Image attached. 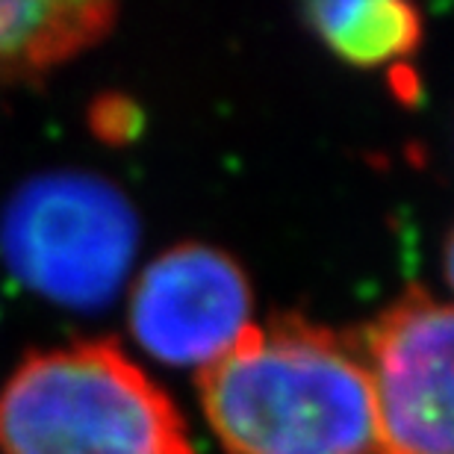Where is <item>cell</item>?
Wrapping results in <instances>:
<instances>
[{"label": "cell", "mask_w": 454, "mask_h": 454, "mask_svg": "<svg viewBox=\"0 0 454 454\" xmlns=\"http://www.w3.org/2000/svg\"><path fill=\"white\" fill-rule=\"evenodd\" d=\"M104 0H0V80H33L89 51L113 30Z\"/></svg>", "instance_id": "8992f818"}, {"label": "cell", "mask_w": 454, "mask_h": 454, "mask_svg": "<svg viewBox=\"0 0 454 454\" xmlns=\"http://www.w3.org/2000/svg\"><path fill=\"white\" fill-rule=\"evenodd\" d=\"M251 280L231 254L180 242L133 280L127 328L145 354L201 372L254 328Z\"/></svg>", "instance_id": "5b68a950"}, {"label": "cell", "mask_w": 454, "mask_h": 454, "mask_svg": "<svg viewBox=\"0 0 454 454\" xmlns=\"http://www.w3.org/2000/svg\"><path fill=\"white\" fill-rule=\"evenodd\" d=\"M198 393L224 454H378L357 337L301 316L254 325Z\"/></svg>", "instance_id": "6da1fadb"}, {"label": "cell", "mask_w": 454, "mask_h": 454, "mask_svg": "<svg viewBox=\"0 0 454 454\" xmlns=\"http://www.w3.org/2000/svg\"><path fill=\"white\" fill-rule=\"evenodd\" d=\"M0 454H195L171 395L110 340L33 351L0 387Z\"/></svg>", "instance_id": "7a4b0ae2"}, {"label": "cell", "mask_w": 454, "mask_h": 454, "mask_svg": "<svg viewBox=\"0 0 454 454\" xmlns=\"http://www.w3.org/2000/svg\"><path fill=\"white\" fill-rule=\"evenodd\" d=\"M142 115L127 98H101L92 110V127L101 139L124 142L139 130Z\"/></svg>", "instance_id": "ba28073f"}, {"label": "cell", "mask_w": 454, "mask_h": 454, "mask_svg": "<svg viewBox=\"0 0 454 454\" xmlns=\"http://www.w3.org/2000/svg\"><path fill=\"white\" fill-rule=\"evenodd\" d=\"M139 248L127 195L89 171H44L0 213V254L27 289L68 310H98L121 289Z\"/></svg>", "instance_id": "3957f363"}, {"label": "cell", "mask_w": 454, "mask_h": 454, "mask_svg": "<svg viewBox=\"0 0 454 454\" xmlns=\"http://www.w3.org/2000/svg\"><path fill=\"white\" fill-rule=\"evenodd\" d=\"M307 18L337 57L360 68L407 59L425 30L419 9L402 0H331L307 6Z\"/></svg>", "instance_id": "52a82bcc"}, {"label": "cell", "mask_w": 454, "mask_h": 454, "mask_svg": "<svg viewBox=\"0 0 454 454\" xmlns=\"http://www.w3.org/2000/svg\"><path fill=\"white\" fill-rule=\"evenodd\" d=\"M451 307L411 286L360 331L378 454H454Z\"/></svg>", "instance_id": "277c9868"}]
</instances>
